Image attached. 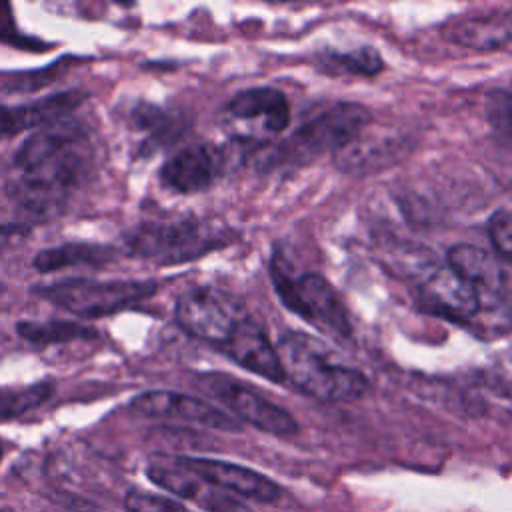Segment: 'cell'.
Here are the masks:
<instances>
[{"label":"cell","instance_id":"1","mask_svg":"<svg viewBox=\"0 0 512 512\" xmlns=\"http://www.w3.org/2000/svg\"><path fill=\"white\" fill-rule=\"evenodd\" d=\"M92 156L90 138L76 120L66 118L36 130L14 154L8 196L32 216H52L82 186Z\"/></svg>","mask_w":512,"mask_h":512},{"label":"cell","instance_id":"2","mask_svg":"<svg viewBox=\"0 0 512 512\" xmlns=\"http://www.w3.org/2000/svg\"><path fill=\"white\" fill-rule=\"evenodd\" d=\"M276 354L284 380L316 400L350 402L368 390V380L360 372L332 364L324 348L302 332H286L276 344Z\"/></svg>","mask_w":512,"mask_h":512},{"label":"cell","instance_id":"3","mask_svg":"<svg viewBox=\"0 0 512 512\" xmlns=\"http://www.w3.org/2000/svg\"><path fill=\"white\" fill-rule=\"evenodd\" d=\"M370 120L372 114L368 108L354 102H338L304 122L284 142L264 154L260 164L266 170L282 166L298 168L328 150H338L342 144L362 134Z\"/></svg>","mask_w":512,"mask_h":512},{"label":"cell","instance_id":"4","mask_svg":"<svg viewBox=\"0 0 512 512\" xmlns=\"http://www.w3.org/2000/svg\"><path fill=\"white\" fill-rule=\"evenodd\" d=\"M34 292L74 316L100 318L150 298L156 292V282L72 278L48 286H38Z\"/></svg>","mask_w":512,"mask_h":512},{"label":"cell","instance_id":"5","mask_svg":"<svg viewBox=\"0 0 512 512\" xmlns=\"http://www.w3.org/2000/svg\"><path fill=\"white\" fill-rule=\"evenodd\" d=\"M272 280L282 302L316 326L320 332L334 338H350L352 326L346 308L336 290L318 274H304L294 278L280 256L272 260Z\"/></svg>","mask_w":512,"mask_h":512},{"label":"cell","instance_id":"6","mask_svg":"<svg viewBox=\"0 0 512 512\" xmlns=\"http://www.w3.org/2000/svg\"><path fill=\"white\" fill-rule=\"evenodd\" d=\"M130 254L156 264H182L202 258L224 244L222 236L192 220L144 222L124 234Z\"/></svg>","mask_w":512,"mask_h":512},{"label":"cell","instance_id":"7","mask_svg":"<svg viewBox=\"0 0 512 512\" xmlns=\"http://www.w3.org/2000/svg\"><path fill=\"white\" fill-rule=\"evenodd\" d=\"M224 116L236 140L264 144L288 126L290 106L280 90L260 86L236 94L226 104Z\"/></svg>","mask_w":512,"mask_h":512},{"label":"cell","instance_id":"8","mask_svg":"<svg viewBox=\"0 0 512 512\" xmlns=\"http://www.w3.org/2000/svg\"><path fill=\"white\" fill-rule=\"evenodd\" d=\"M202 380L204 388L214 398L230 408L240 420H246L258 430L274 436H294L298 432V422L290 416V412L272 404L242 382L222 374H208Z\"/></svg>","mask_w":512,"mask_h":512},{"label":"cell","instance_id":"9","mask_svg":"<svg viewBox=\"0 0 512 512\" xmlns=\"http://www.w3.org/2000/svg\"><path fill=\"white\" fill-rule=\"evenodd\" d=\"M178 326L194 338L224 344L234 332L238 318L236 306L214 288H192L184 292L174 308Z\"/></svg>","mask_w":512,"mask_h":512},{"label":"cell","instance_id":"10","mask_svg":"<svg viewBox=\"0 0 512 512\" xmlns=\"http://www.w3.org/2000/svg\"><path fill=\"white\" fill-rule=\"evenodd\" d=\"M226 154L214 144H194L176 152L160 170L166 188L178 194L208 190L224 172Z\"/></svg>","mask_w":512,"mask_h":512},{"label":"cell","instance_id":"11","mask_svg":"<svg viewBox=\"0 0 512 512\" xmlns=\"http://www.w3.org/2000/svg\"><path fill=\"white\" fill-rule=\"evenodd\" d=\"M172 462L238 498H250L256 502H276L282 494L280 486L274 480L238 464L192 456H176L172 458Z\"/></svg>","mask_w":512,"mask_h":512},{"label":"cell","instance_id":"12","mask_svg":"<svg viewBox=\"0 0 512 512\" xmlns=\"http://www.w3.org/2000/svg\"><path fill=\"white\" fill-rule=\"evenodd\" d=\"M132 410L150 418H172V420L202 424V426L218 428L226 432H232V430L236 432L242 428L234 416L218 410L216 406L204 400H198L194 396L168 392V390H152L136 396L132 400Z\"/></svg>","mask_w":512,"mask_h":512},{"label":"cell","instance_id":"13","mask_svg":"<svg viewBox=\"0 0 512 512\" xmlns=\"http://www.w3.org/2000/svg\"><path fill=\"white\" fill-rule=\"evenodd\" d=\"M148 478L166 488L168 492L196 502L210 512H248L238 496L220 490L218 486L206 482L198 474L170 462H158L148 466Z\"/></svg>","mask_w":512,"mask_h":512},{"label":"cell","instance_id":"14","mask_svg":"<svg viewBox=\"0 0 512 512\" xmlns=\"http://www.w3.org/2000/svg\"><path fill=\"white\" fill-rule=\"evenodd\" d=\"M82 100V92L68 90L28 104L0 106V138H10L34 128L42 130L50 124L66 120L72 114V110L80 106Z\"/></svg>","mask_w":512,"mask_h":512},{"label":"cell","instance_id":"15","mask_svg":"<svg viewBox=\"0 0 512 512\" xmlns=\"http://www.w3.org/2000/svg\"><path fill=\"white\" fill-rule=\"evenodd\" d=\"M408 150L406 140L386 136H362L348 140L332 152L334 166L352 176H366L396 164Z\"/></svg>","mask_w":512,"mask_h":512},{"label":"cell","instance_id":"16","mask_svg":"<svg viewBox=\"0 0 512 512\" xmlns=\"http://www.w3.org/2000/svg\"><path fill=\"white\" fill-rule=\"evenodd\" d=\"M422 304L434 314L452 320L472 318L480 310L478 290L456 276L450 268H436L422 280Z\"/></svg>","mask_w":512,"mask_h":512},{"label":"cell","instance_id":"17","mask_svg":"<svg viewBox=\"0 0 512 512\" xmlns=\"http://www.w3.org/2000/svg\"><path fill=\"white\" fill-rule=\"evenodd\" d=\"M222 348L236 364L244 366L246 370L272 382H284L276 346L270 344L266 332L254 320L242 318Z\"/></svg>","mask_w":512,"mask_h":512},{"label":"cell","instance_id":"18","mask_svg":"<svg viewBox=\"0 0 512 512\" xmlns=\"http://www.w3.org/2000/svg\"><path fill=\"white\" fill-rule=\"evenodd\" d=\"M450 270L468 282L472 288L498 290L504 282L502 268L498 260L486 250L470 244H458L448 250Z\"/></svg>","mask_w":512,"mask_h":512},{"label":"cell","instance_id":"19","mask_svg":"<svg viewBox=\"0 0 512 512\" xmlns=\"http://www.w3.org/2000/svg\"><path fill=\"white\" fill-rule=\"evenodd\" d=\"M112 258V250L98 244L68 242L54 248H46L36 254L34 266L40 272H56L74 266H102Z\"/></svg>","mask_w":512,"mask_h":512},{"label":"cell","instance_id":"20","mask_svg":"<svg viewBox=\"0 0 512 512\" xmlns=\"http://www.w3.org/2000/svg\"><path fill=\"white\" fill-rule=\"evenodd\" d=\"M452 38L458 44L472 46V48H500L512 40V18L492 20V18H478V20H464L452 30Z\"/></svg>","mask_w":512,"mask_h":512},{"label":"cell","instance_id":"21","mask_svg":"<svg viewBox=\"0 0 512 512\" xmlns=\"http://www.w3.org/2000/svg\"><path fill=\"white\" fill-rule=\"evenodd\" d=\"M316 66L334 76H376L382 70V58L370 46H362L344 54L326 50L316 58Z\"/></svg>","mask_w":512,"mask_h":512},{"label":"cell","instance_id":"22","mask_svg":"<svg viewBox=\"0 0 512 512\" xmlns=\"http://www.w3.org/2000/svg\"><path fill=\"white\" fill-rule=\"evenodd\" d=\"M16 332L32 344H62L72 340H92L98 332L90 326L70 320H48V322H20Z\"/></svg>","mask_w":512,"mask_h":512},{"label":"cell","instance_id":"23","mask_svg":"<svg viewBox=\"0 0 512 512\" xmlns=\"http://www.w3.org/2000/svg\"><path fill=\"white\" fill-rule=\"evenodd\" d=\"M54 394V382L44 380L38 384L22 388H4L0 390V418L22 416L30 410H36Z\"/></svg>","mask_w":512,"mask_h":512},{"label":"cell","instance_id":"24","mask_svg":"<svg viewBox=\"0 0 512 512\" xmlns=\"http://www.w3.org/2000/svg\"><path fill=\"white\" fill-rule=\"evenodd\" d=\"M486 118L498 138L512 142V92L508 90L488 92Z\"/></svg>","mask_w":512,"mask_h":512},{"label":"cell","instance_id":"25","mask_svg":"<svg viewBox=\"0 0 512 512\" xmlns=\"http://www.w3.org/2000/svg\"><path fill=\"white\" fill-rule=\"evenodd\" d=\"M488 236L496 252L512 264V212L496 210L488 220Z\"/></svg>","mask_w":512,"mask_h":512},{"label":"cell","instance_id":"26","mask_svg":"<svg viewBox=\"0 0 512 512\" xmlns=\"http://www.w3.org/2000/svg\"><path fill=\"white\" fill-rule=\"evenodd\" d=\"M124 506L128 512H190L182 504L170 498L140 492V490L128 492L124 498Z\"/></svg>","mask_w":512,"mask_h":512},{"label":"cell","instance_id":"27","mask_svg":"<svg viewBox=\"0 0 512 512\" xmlns=\"http://www.w3.org/2000/svg\"><path fill=\"white\" fill-rule=\"evenodd\" d=\"M28 232L30 228L24 224H0V252L20 242Z\"/></svg>","mask_w":512,"mask_h":512},{"label":"cell","instance_id":"28","mask_svg":"<svg viewBox=\"0 0 512 512\" xmlns=\"http://www.w3.org/2000/svg\"><path fill=\"white\" fill-rule=\"evenodd\" d=\"M0 292H2V286H0Z\"/></svg>","mask_w":512,"mask_h":512}]
</instances>
